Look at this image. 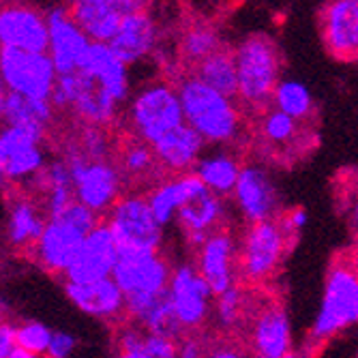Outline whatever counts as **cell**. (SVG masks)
<instances>
[{
  "label": "cell",
  "mask_w": 358,
  "mask_h": 358,
  "mask_svg": "<svg viewBox=\"0 0 358 358\" xmlns=\"http://www.w3.org/2000/svg\"><path fill=\"white\" fill-rule=\"evenodd\" d=\"M0 45L22 52L48 54L50 30L45 11L26 3L3 5L0 9Z\"/></svg>",
  "instance_id": "obj_11"
},
{
  "label": "cell",
  "mask_w": 358,
  "mask_h": 358,
  "mask_svg": "<svg viewBox=\"0 0 358 358\" xmlns=\"http://www.w3.org/2000/svg\"><path fill=\"white\" fill-rule=\"evenodd\" d=\"M84 80L86 76L82 71H73V73H64L58 76L54 92H52V106L54 110H64V108H73L78 96L84 88Z\"/></svg>",
  "instance_id": "obj_40"
},
{
  "label": "cell",
  "mask_w": 358,
  "mask_h": 358,
  "mask_svg": "<svg viewBox=\"0 0 358 358\" xmlns=\"http://www.w3.org/2000/svg\"><path fill=\"white\" fill-rule=\"evenodd\" d=\"M172 271L168 259L161 253L144 255H120L112 279L122 289L127 299H146L161 296L170 287Z\"/></svg>",
  "instance_id": "obj_10"
},
{
  "label": "cell",
  "mask_w": 358,
  "mask_h": 358,
  "mask_svg": "<svg viewBox=\"0 0 358 358\" xmlns=\"http://www.w3.org/2000/svg\"><path fill=\"white\" fill-rule=\"evenodd\" d=\"M281 225H283V230L287 236H294L299 234L303 227L307 225V210L305 208H292L283 219H279Z\"/></svg>",
  "instance_id": "obj_48"
},
{
  "label": "cell",
  "mask_w": 358,
  "mask_h": 358,
  "mask_svg": "<svg viewBox=\"0 0 358 358\" xmlns=\"http://www.w3.org/2000/svg\"><path fill=\"white\" fill-rule=\"evenodd\" d=\"M45 213L30 198H17L9 206L7 241L15 249H32L45 230Z\"/></svg>",
  "instance_id": "obj_28"
},
{
  "label": "cell",
  "mask_w": 358,
  "mask_h": 358,
  "mask_svg": "<svg viewBox=\"0 0 358 358\" xmlns=\"http://www.w3.org/2000/svg\"><path fill=\"white\" fill-rule=\"evenodd\" d=\"M127 317H131L140 329H144L150 335H164L178 339L185 331L176 317V311L172 307L170 294L161 296H146V299H127L124 307Z\"/></svg>",
  "instance_id": "obj_26"
},
{
  "label": "cell",
  "mask_w": 358,
  "mask_h": 358,
  "mask_svg": "<svg viewBox=\"0 0 358 358\" xmlns=\"http://www.w3.org/2000/svg\"><path fill=\"white\" fill-rule=\"evenodd\" d=\"M52 335H54V331L48 327V324H43L39 320H26L24 324L17 327V348L32 352L37 356H45L48 348L52 343Z\"/></svg>",
  "instance_id": "obj_39"
},
{
  "label": "cell",
  "mask_w": 358,
  "mask_h": 358,
  "mask_svg": "<svg viewBox=\"0 0 358 358\" xmlns=\"http://www.w3.org/2000/svg\"><path fill=\"white\" fill-rule=\"evenodd\" d=\"M78 146L82 148V152L90 161H108L110 138H108V131H106L103 127H88V124H84V129L80 131Z\"/></svg>",
  "instance_id": "obj_41"
},
{
  "label": "cell",
  "mask_w": 358,
  "mask_h": 358,
  "mask_svg": "<svg viewBox=\"0 0 358 358\" xmlns=\"http://www.w3.org/2000/svg\"><path fill=\"white\" fill-rule=\"evenodd\" d=\"M208 358H251V356H247L241 348H236V345H219V348H215L210 354H208Z\"/></svg>",
  "instance_id": "obj_50"
},
{
  "label": "cell",
  "mask_w": 358,
  "mask_h": 358,
  "mask_svg": "<svg viewBox=\"0 0 358 358\" xmlns=\"http://www.w3.org/2000/svg\"><path fill=\"white\" fill-rule=\"evenodd\" d=\"M232 200L243 219L253 223L275 221L279 213V191L271 174L259 164H245Z\"/></svg>",
  "instance_id": "obj_13"
},
{
  "label": "cell",
  "mask_w": 358,
  "mask_h": 358,
  "mask_svg": "<svg viewBox=\"0 0 358 358\" xmlns=\"http://www.w3.org/2000/svg\"><path fill=\"white\" fill-rule=\"evenodd\" d=\"M9 358H41V356H37V354H32V352H26V350L17 348Z\"/></svg>",
  "instance_id": "obj_52"
},
{
  "label": "cell",
  "mask_w": 358,
  "mask_h": 358,
  "mask_svg": "<svg viewBox=\"0 0 358 358\" xmlns=\"http://www.w3.org/2000/svg\"><path fill=\"white\" fill-rule=\"evenodd\" d=\"M178 358H208L202 341L195 337H187L178 343Z\"/></svg>",
  "instance_id": "obj_49"
},
{
  "label": "cell",
  "mask_w": 358,
  "mask_h": 358,
  "mask_svg": "<svg viewBox=\"0 0 358 358\" xmlns=\"http://www.w3.org/2000/svg\"><path fill=\"white\" fill-rule=\"evenodd\" d=\"M144 352L150 358H178V341L164 335H150L146 333Z\"/></svg>",
  "instance_id": "obj_44"
},
{
  "label": "cell",
  "mask_w": 358,
  "mask_h": 358,
  "mask_svg": "<svg viewBox=\"0 0 358 358\" xmlns=\"http://www.w3.org/2000/svg\"><path fill=\"white\" fill-rule=\"evenodd\" d=\"M62 221H67L69 225H73L76 230H80L82 234H90L96 225H99L101 221H99V215L96 213H92L90 208H86L84 204H80L78 200L67 208V213H64L62 217H60Z\"/></svg>",
  "instance_id": "obj_43"
},
{
  "label": "cell",
  "mask_w": 358,
  "mask_h": 358,
  "mask_svg": "<svg viewBox=\"0 0 358 358\" xmlns=\"http://www.w3.org/2000/svg\"><path fill=\"white\" fill-rule=\"evenodd\" d=\"M180 56L185 62L198 67V64L206 58H210L213 54L221 52V39H219V32L208 26V24H193L191 28H187L180 37Z\"/></svg>",
  "instance_id": "obj_33"
},
{
  "label": "cell",
  "mask_w": 358,
  "mask_h": 358,
  "mask_svg": "<svg viewBox=\"0 0 358 358\" xmlns=\"http://www.w3.org/2000/svg\"><path fill=\"white\" fill-rule=\"evenodd\" d=\"M78 348V337L67 331H54L52 343L48 348L45 358H71V354Z\"/></svg>",
  "instance_id": "obj_45"
},
{
  "label": "cell",
  "mask_w": 358,
  "mask_h": 358,
  "mask_svg": "<svg viewBox=\"0 0 358 358\" xmlns=\"http://www.w3.org/2000/svg\"><path fill=\"white\" fill-rule=\"evenodd\" d=\"M238 71V99L251 112H266L273 103L281 78L277 43L262 32L245 37L234 50Z\"/></svg>",
  "instance_id": "obj_2"
},
{
  "label": "cell",
  "mask_w": 358,
  "mask_h": 358,
  "mask_svg": "<svg viewBox=\"0 0 358 358\" xmlns=\"http://www.w3.org/2000/svg\"><path fill=\"white\" fill-rule=\"evenodd\" d=\"M0 80L9 92L35 101H50L58 71L50 54L0 48Z\"/></svg>",
  "instance_id": "obj_7"
},
{
  "label": "cell",
  "mask_w": 358,
  "mask_h": 358,
  "mask_svg": "<svg viewBox=\"0 0 358 358\" xmlns=\"http://www.w3.org/2000/svg\"><path fill=\"white\" fill-rule=\"evenodd\" d=\"M54 112L56 110H54L52 101L26 99V96L9 92L5 88L0 92V116H3L5 124L45 129L52 122Z\"/></svg>",
  "instance_id": "obj_29"
},
{
  "label": "cell",
  "mask_w": 358,
  "mask_h": 358,
  "mask_svg": "<svg viewBox=\"0 0 358 358\" xmlns=\"http://www.w3.org/2000/svg\"><path fill=\"white\" fill-rule=\"evenodd\" d=\"M120 259L118 245L112 236V230L106 221H101L86 236L80 255L76 257L73 266L64 275V281L71 283H94L101 279H110Z\"/></svg>",
  "instance_id": "obj_15"
},
{
  "label": "cell",
  "mask_w": 358,
  "mask_h": 358,
  "mask_svg": "<svg viewBox=\"0 0 358 358\" xmlns=\"http://www.w3.org/2000/svg\"><path fill=\"white\" fill-rule=\"evenodd\" d=\"M86 234L62 219H48L41 238L32 247L37 264L52 275H67L82 251Z\"/></svg>",
  "instance_id": "obj_16"
},
{
  "label": "cell",
  "mask_w": 358,
  "mask_h": 358,
  "mask_svg": "<svg viewBox=\"0 0 358 358\" xmlns=\"http://www.w3.org/2000/svg\"><path fill=\"white\" fill-rule=\"evenodd\" d=\"M120 255L159 253L164 245V227L150 210L148 198L140 193H127L106 217Z\"/></svg>",
  "instance_id": "obj_5"
},
{
  "label": "cell",
  "mask_w": 358,
  "mask_h": 358,
  "mask_svg": "<svg viewBox=\"0 0 358 358\" xmlns=\"http://www.w3.org/2000/svg\"><path fill=\"white\" fill-rule=\"evenodd\" d=\"M17 350V327L9 322L0 324V358H9Z\"/></svg>",
  "instance_id": "obj_47"
},
{
  "label": "cell",
  "mask_w": 358,
  "mask_h": 358,
  "mask_svg": "<svg viewBox=\"0 0 358 358\" xmlns=\"http://www.w3.org/2000/svg\"><path fill=\"white\" fill-rule=\"evenodd\" d=\"M43 138H45V129L5 124L3 134H0V161H7L9 157L22 152L26 148L41 146Z\"/></svg>",
  "instance_id": "obj_37"
},
{
  "label": "cell",
  "mask_w": 358,
  "mask_h": 358,
  "mask_svg": "<svg viewBox=\"0 0 358 358\" xmlns=\"http://www.w3.org/2000/svg\"><path fill=\"white\" fill-rule=\"evenodd\" d=\"M259 136H262V140L268 146L285 148V146H292L299 140L301 122L289 118L287 114H283L275 108H268L262 114V118H259Z\"/></svg>",
  "instance_id": "obj_35"
},
{
  "label": "cell",
  "mask_w": 358,
  "mask_h": 358,
  "mask_svg": "<svg viewBox=\"0 0 358 358\" xmlns=\"http://www.w3.org/2000/svg\"><path fill=\"white\" fill-rule=\"evenodd\" d=\"M193 76L202 80L206 86L215 88L217 92L230 96V99L238 96V71L234 52L221 50L213 54L210 58L202 60L198 67H193Z\"/></svg>",
  "instance_id": "obj_31"
},
{
  "label": "cell",
  "mask_w": 358,
  "mask_h": 358,
  "mask_svg": "<svg viewBox=\"0 0 358 358\" xmlns=\"http://www.w3.org/2000/svg\"><path fill=\"white\" fill-rule=\"evenodd\" d=\"M118 358H150V356L144 350H140V352H120Z\"/></svg>",
  "instance_id": "obj_53"
},
{
  "label": "cell",
  "mask_w": 358,
  "mask_h": 358,
  "mask_svg": "<svg viewBox=\"0 0 358 358\" xmlns=\"http://www.w3.org/2000/svg\"><path fill=\"white\" fill-rule=\"evenodd\" d=\"M118 108H120V103L114 101L99 84L86 76L84 88H82L78 101L71 110L84 124L106 129L118 116Z\"/></svg>",
  "instance_id": "obj_30"
},
{
  "label": "cell",
  "mask_w": 358,
  "mask_h": 358,
  "mask_svg": "<svg viewBox=\"0 0 358 358\" xmlns=\"http://www.w3.org/2000/svg\"><path fill=\"white\" fill-rule=\"evenodd\" d=\"M80 71L99 84L114 101L131 99V78L129 67L112 52L110 43H92L80 64Z\"/></svg>",
  "instance_id": "obj_20"
},
{
  "label": "cell",
  "mask_w": 358,
  "mask_h": 358,
  "mask_svg": "<svg viewBox=\"0 0 358 358\" xmlns=\"http://www.w3.org/2000/svg\"><path fill=\"white\" fill-rule=\"evenodd\" d=\"M185 122L198 131L206 144L227 146L234 144L243 134V116L234 99L206 86L193 73L182 76L176 84Z\"/></svg>",
  "instance_id": "obj_1"
},
{
  "label": "cell",
  "mask_w": 358,
  "mask_h": 358,
  "mask_svg": "<svg viewBox=\"0 0 358 358\" xmlns=\"http://www.w3.org/2000/svg\"><path fill=\"white\" fill-rule=\"evenodd\" d=\"M317 358H358V327L324 343Z\"/></svg>",
  "instance_id": "obj_42"
},
{
  "label": "cell",
  "mask_w": 358,
  "mask_h": 358,
  "mask_svg": "<svg viewBox=\"0 0 358 358\" xmlns=\"http://www.w3.org/2000/svg\"><path fill=\"white\" fill-rule=\"evenodd\" d=\"M69 11L92 43H110L124 17L118 0H76Z\"/></svg>",
  "instance_id": "obj_25"
},
{
  "label": "cell",
  "mask_w": 358,
  "mask_h": 358,
  "mask_svg": "<svg viewBox=\"0 0 358 358\" xmlns=\"http://www.w3.org/2000/svg\"><path fill=\"white\" fill-rule=\"evenodd\" d=\"M159 37L161 28L148 9L124 15L116 37L110 41V48L127 67H131V64H140L142 60L152 56L159 45Z\"/></svg>",
  "instance_id": "obj_19"
},
{
  "label": "cell",
  "mask_w": 358,
  "mask_h": 358,
  "mask_svg": "<svg viewBox=\"0 0 358 358\" xmlns=\"http://www.w3.org/2000/svg\"><path fill=\"white\" fill-rule=\"evenodd\" d=\"M320 37L337 60H358V0H333L320 9Z\"/></svg>",
  "instance_id": "obj_14"
},
{
  "label": "cell",
  "mask_w": 358,
  "mask_h": 358,
  "mask_svg": "<svg viewBox=\"0 0 358 358\" xmlns=\"http://www.w3.org/2000/svg\"><path fill=\"white\" fill-rule=\"evenodd\" d=\"M118 348L120 352H140L144 350V339H146V331L136 327V324H127L118 331Z\"/></svg>",
  "instance_id": "obj_46"
},
{
  "label": "cell",
  "mask_w": 358,
  "mask_h": 358,
  "mask_svg": "<svg viewBox=\"0 0 358 358\" xmlns=\"http://www.w3.org/2000/svg\"><path fill=\"white\" fill-rule=\"evenodd\" d=\"M168 294L185 331L200 329L213 307V289L193 262H180L172 271Z\"/></svg>",
  "instance_id": "obj_9"
},
{
  "label": "cell",
  "mask_w": 358,
  "mask_h": 358,
  "mask_svg": "<svg viewBox=\"0 0 358 358\" xmlns=\"http://www.w3.org/2000/svg\"><path fill=\"white\" fill-rule=\"evenodd\" d=\"M249 341L253 358H287L294 352L287 311L277 303L259 307L251 320Z\"/></svg>",
  "instance_id": "obj_18"
},
{
  "label": "cell",
  "mask_w": 358,
  "mask_h": 358,
  "mask_svg": "<svg viewBox=\"0 0 358 358\" xmlns=\"http://www.w3.org/2000/svg\"><path fill=\"white\" fill-rule=\"evenodd\" d=\"M127 120L136 138L148 146L185 124L178 88L170 82H148L138 88L127 106Z\"/></svg>",
  "instance_id": "obj_4"
},
{
  "label": "cell",
  "mask_w": 358,
  "mask_h": 358,
  "mask_svg": "<svg viewBox=\"0 0 358 358\" xmlns=\"http://www.w3.org/2000/svg\"><path fill=\"white\" fill-rule=\"evenodd\" d=\"M200 275L210 285L215 299L223 292L236 285V268H238V245L234 236L225 230H219L208 236V241L198 249L195 259Z\"/></svg>",
  "instance_id": "obj_17"
},
{
  "label": "cell",
  "mask_w": 358,
  "mask_h": 358,
  "mask_svg": "<svg viewBox=\"0 0 358 358\" xmlns=\"http://www.w3.org/2000/svg\"><path fill=\"white\" fill-rule=\"evenodd\" d=\"M225 217V204L223 198L206 191L198 195L195 200L185 204L176 217L180 230L185 232V238L191 247L200 249L210 234L219 232V223Z\"/></svg>",
  "instance_id": "obj_23"
},
{
  "label": "cell",
  "mask_w": 358,
  "mask_h": 358,
  "mask_svg": "<svg viewBox=\"0 0 358 358\" xmlns=\"http://www.w3.org/2000/svg\"><path fill=\"white\" fill-rule=\"evenodd\" d=\"M64 296L82 313L96 320H114L124 313L127 301L118 283L110 279H101L94 283H62Z\"/></svg>",
  "instance_id": "obj_21"
},
{
  "label": "cell",
  "mask_w": 358,
  "mask_h": 358,
  "mask_svg": "<svg viewBox=\"0 0 358 358\" xmlns=\"http://www.w3.org/2000/svg\"><path fill=\"white\" fill-rule=\"evenodd\" d=\"M352 230H354V238L358 243V193H356L354 204H352Z\"/></svg>",
  "instance_id": "obj_51"
},
{
  "label": "cell",
  "mask_w": 358,
  "mask_h": 358,
  "mask_svg": "<svg viewBox=\"0 0 358 358\" xmlns=\"http://www.w3.org/2000/svg\"><path fill=\"white\" fill-rule=\"evenodd\" d=\"M73 176L76 200L96 215H110L122 198V172L110 161H90L78 144L62 157Z\"/></svg>",
  "instance_id": "obj_6"
},
{
  "label": "cell",
  "mask_w": 358,
  "mask_h": 358,
  "mask_svg": "<svg viewBox=\"0 0 358 358\" xmlns=\"http://www.w3.org/2000/svg\"><path fill=\"white\" fill-rule=\"evenodd\" d=\"M273 108L299 122H305L313 116L315 101H313V94L305 82H301L296 78H283L275 90Z\"/></svg>",
  "instance_id": "obj_32"
},
{
  "label": "cell",
  "mask_w": 358,
  "mask_h": 358,
  "mask_svg": "<svg viewBox=\"0 0 358 358\" xmlns=\"http://www.w3.org/2000/svg\"><path fill=\"white\" fill-rule=\"evenodd\" d=\"M287 249V234L279 219L247 225L238 245V275L249 283L271 279Z\"/></svg>",
  "instance_id": "obj_8"
},
{
  "label": "cell",
  "mask_w": 358,
  "mask_h": 358,
  "mask_svg": "<svg viewBox=\"0 0 358 358\" xmlns=\"http://www.w3.org/2000/svg\"><path fill=\"white\" fill-rule=\"evenodd\" d=\"M241 172H243V164L227 150L204 152V157L198 161V166L193 168V174L204 182V187L210 193L219 195V198L234 193Z\"/></svg>",
  "instance_id": "obj_27"
},
{
  "label": "cell",
  "mask_w": 358,
  "mask_h": 358,
  "mask_svg": "<svg viewBox=\"0 0 358 358\" xmlns=\"http://www.w3.org/2000/svg\"><path fill=\"white\" fill-rule=\"evenodd\" d=\"M243 309H245V294L238 285H234L227 292H223V294H219L215 299V317H217L219 329L232 331L241 322Z\"/></svg>",
  "instance_id": "obj_38"
},
{
  "label": "cell",
  "mask_w": 358,
  "mask_h": 358,
  "mask_svg": "<svg viewBox=\"0 0 358 358\" xmlns=\"http://www.w3.org/2000/svg\"><path fill=\"white\" fill-rule=\"evenodd\" d=\"M48 30H50V58L58 76L80 71V64L92 45L82 28L71 17L69 5H50L45 9Z\"/></svg>",
  "instance_id": "obj_12"
},
{
  "label": "cell",
  "mask_w": 358,
  "mask_h": 358,
  "mask_svg": "<svg viewBox=\"0 0 358 358\" xmlns=\"http://www.w3.org/2000/svg\"><path fill=\"white\" fill-rule=\"evenodd\" d=\"M48 166L45 161V152L41 146H32L26 148L13 157H9L7 161H0V174H3V180L7 182H35V178L43 172V168Z\"/></svg>",
  "instance_id": "obj_34"
},
{
  "label": "cell",
  "mask_w": 358,
  "mask_h": 358,
  "mask_svg": "<svg viewBox=\"0 0 358 358\" xmlns=\"http://www.w3.org/2000/svg\"><path fill=\"white\" fill-rule=\"evenodd\" d=\"M358 327V264L337 259L324 279L322 301L309 331V341L324 345L337 335Z\"/></svg>",
  "instance_id": "obj_3"
},
{
  "label": "cell",
  "mask_w": 358,
  "mask_h": 358,
  "mask_svg": "<svg viewBox=\"0 0 358 358\" xmlns=\"http://www.w3.org/2000/svg\"><path fill=\"white\" fill-rule=\"evenodd\" d=\"M155 157L159 166L166 172H174L176 176L191 174L198 161L204 157L206 140L195 131L187 122L166 138H161L157 144H152Z\"/></svg>",
  "instance_id": "obj_22"
},
{
  "label": "cell",
  "mask_w": 358,
  "mask_h": 358,
  "mask_svg": "<svg viewBox=\"0 0 358 358\" xmlns=\"http://www.w3.org/2000/svg\"><path fill=\"white\" fill-rule=\"evenodd\" d=\"M287 358H311L309 354H305V352H292Z\"/></svg>",
  "instance_id": "obj_54"
},
{
  "label": "cell",
  "mask_w": 358,
  "mask_h": 358,
  "mask_svg": "<svg viewBox=\"0 0 358 358\" xmlns=\"http://www.w3.org/2000/svg\"><path fill=\"white\" fill-rule=\"evenodd\" d=\"M208 189L204 187V182L191 172V174L174 176V178L159 182L146 198H148L152 215L157 217L161 227H166L172 221H176V217L185 204H189L191 200H195L198 195H202Z\"/></svg>",
  "instance_id": "obj_24"
},
{
  "label": "cell",
  "mask_w": 358,
  "mask_h": 358,
  "mask_svg": "<svg viewBox=\"0 0 358 358\" xmlns=\"http://www.w3.org/2000/svg\"><path fill=\"white\" fill-rule=\"evenodd\" d=\"M120 168L127 176H134V178H150L155 176L157 170H164L159 166L152 146L140 140L124 146L122 157H120Z\"/></svg>",
  "instance_id": "obj_36"
}]
</instances>
